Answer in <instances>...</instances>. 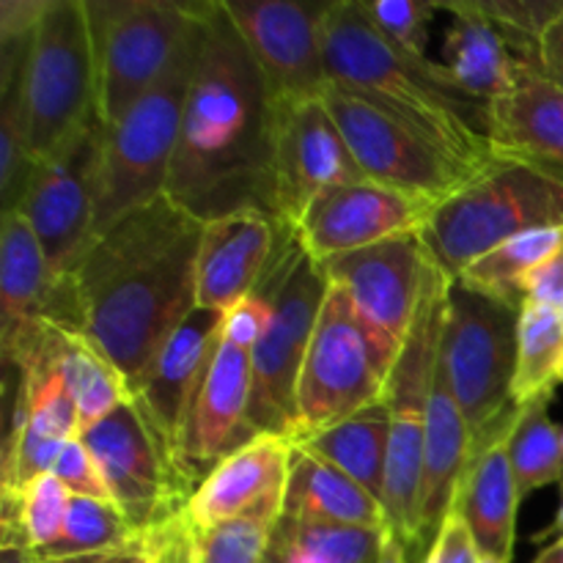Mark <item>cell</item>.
<instances>
[{
	"mask_svg": "<svg viewBox=\"0 0 563 563\" xmlns=\"http://www.w3.org/2000/svg\"><path fill=\"white\" fill-rule=\"evenodd\" d=\"M291 445L339 467L383 504L390 445V412L385 401Z\"/></svg>",
	"mask_w": 563,
	"mask_h": 563,
	"instance_id": "83f0119b",
	"label": "cell"
},
{
	"mask_svg": "<svg viewBox=\"0 0 563 563\" xmlns=\"http://www.w3.org/2000/svg\"><path fill=\"white\" fill-rule=\"evenodd\" d=\"M509 456L522 498L563 484V429L550 418V401L520 407L509 432Z\"/></svg>",
	"mask_w": 563,
	"mask_h": 563,
	"instance_id": "1f68e13d",
	"label": "cell"
},
{
	"mask_svg": "<svg viewBox=\"0 0 563 563\" xmlns=\"http://www.w3.org/2000/svg\"><path fill=\"white\" fill-rule=\"evenodd\" d=\"M388 374L390 366L363 328L350 295L330 284L297 383L291 443L385 401Z\"/></svg>",
	"mask_w": 563,
	"mask_h": 563,
	"instance_id": "30bf717a",
	"label": "cell"
},
{
	"mask_svg": "<svg viewBox=\"0 0 563 563\" xmlns=\"http://www.w3.org/2000/svg\"><path fill=\"white\" fill-rule=\"evenodd\" d=\"M55 357L80 416V434L130 399V385L113 361L82 330L53 324Z\"/></svg>",
	"mask_w": 563,
	"mask_h": 563,
	"instance_id": "f1b7e54d",
	"label": "cell"
},
{
	"mask_svg": "<svg viewBox=\"0 0 563 563\" xmlns=\"http://www.w3.org/2000/svg\"><path fill=\"white\" fill-rule=\"evenodd\" d=\"M27 148L36 159L99 119L97 55L86 0H49L20 77Z\"/></svg>",
	"mask_w": 563,
	"mask_h": 563,
	"instance_id": "9c48e42d",
	"label": "cell"
},
{
	"mask_svg": "<svg viewBox=\"0 0 563 563\" xmlns=\"http://www.w3.org/2000/svg\"><path fill=\"white\" fill-rule=\"evenodd\" d=\"M451 278L429 256L421 302L410 324L399 357L388 374L385 405L390 412L388 471H385L383 506L388 528L405 548L407 559H427L421 544V482H423V438L434 372L443 350L445 308H449Z\"/></svg>",
	"mask_w": 563,
	"mask_h": 563,
	"instance_id": "5b68a950",
	"label": "cell"
},
{
	"mask_svg": "<svg viewBox=\"0 0 563 563\" xmlns=\"http://www.w3.org/2000/svg\"><path fill=\"white\" fill-rule=\"evenodd\" d=\"M509 432L471 456L451 509L467 522L484 559L500 563H511L515 555L517 511L522 500L509 456Z\"/></svg>",
	"mask_w": 563,
	"mask_h": 563,
	"instance_id": "d4e9b609",
	"label": "cell"
},
{
	"mask_svg": "<svg viewBox=\"0 0 563 563\" xmlns=\"http://www.w3.org/2000/svg\"><path fill=\"white\" fill-rule=\"evenodd\" d=\"M539 539H563V484H561V506H559V515H555V520H553V526L548 528V531L542 533V537Z\"/></svg>",
	"mask_w": 563,
	"mask_h": 563,
	"instance_id": "c3c4849f",
	"label": "cell"
},
{
	"mask_svg": "<svg viewBox=\"0 0 563 563\" xmlns=\"http://www.w3.org/2000/svg\"><path fill=\"white\" fill-rule=\"evenodd\" d=\"M520 311L451 280L443 330V368L471 429L473 454L511 429Z\"/></svg>",
	"mask_w": 563,
	"mask_h": 563,
	"instance_id": "ba28073f",
	"label": "cell"
},
{
	"mask_svg": "<svg viewBox=\"0 0 563 563\" xmlns=\"http://www.w3.org/2000/svg\"><path fill=\"white\" fill-rule=\"evenodd\" d=\"M451 14L443 60L471 97L493 104L542 71V42L484 14L476 0L440 3Z\"/></svg>",
	"mask_w": 563,
	"mask_h": 563,
	"instance_id": "603a6c76",
	"label": "cell"
},
{
	"mask_svg": "<svg viewBox=\"0 0 563 563\" xmlns=\"http://www.w3.org/2000/svg\"><path fill=\"white\" fill-rule=\"evenodd\" d=\"M489 141L498 154L563 174V88L539 75L489 104Z\"/></svg>",
	"mask_w": 563,
	"mask_h": 563,
	"instance_id": "484cf974",
	"label": "cell"
},
{
	"mask_svg": "<svg viewBox=\"0 0 563 563\" xmlns=\"http://www.w3.org/2000/svg\"><path fill=\"white\" fill-rule=\"evenodd\" d=\"M104 135L102 121L93 119L47 157L36 159L20 201V212L58 275H69L91 245Z\"/></svg>",
	"mask_w": 563,
	"mask_h": 563,
	"instance_id": "5bb4252c",
	"label": "cell"
},
{
	"mask_svg": "<svg viewBox=\"0 0 563 563\" xmlns=\"http://www.w3.org/2000/svg\"><path fill=\"white\" fill-rule=\"evenodd\" d=\"M82 330L69 275L49 267L20 209L0 214V350L9 361L42 324Z\"/></svg>",
	"mask_w": 563,
	"mask_h": 563,
	"instance_id": "ffe728a7",
	"label": "cell"
},
{
	"mask_svg": "<svg viewBox=\"0 0 563 563\" xmlns=\"http://www.w3.org/2000/svg\"><path fill=\"white\" fill-rule=\"evenodd\" d=\"M528 300L555 306L563 311V247L555 251L528 280Z\"/></svg>",
	"mask_w": 563,
	"mask_h": 563,
	"instance_id": "60d3db41",
	"label": "cell"
},
{
	"mask_svg": "<svg viewBox=\"0 0 563 563\" xmlns=\"http://www.w3.org/2000/svg\"><path fill=\"white\" fill-rule=\"evenodd\" d=\"M137 542V533L124 511L113 500H93L71 495L69 515H66L64 533L49 550H44L42 561L91 559L124 550Z\"/></svg>",
	"mask_w": 563,
	"mask_h": 563,
	"instance_id": "d6a6232c",
	"label": "cell"
},
{
	"mask_svg": "<svg viewBox=\"0 0 563 563\" xmlns=\"http://www.w3.org/2000/svg\"><path fill=\"white\" fill-rule=\"evenodd\" d=\"M324 60L333 86L388 113L456 163L484 170L500 157L489 141V104L471 97L440 60L394 47L361 0H330Z\"/></svg>",
	"mask_w": 563,
	"mask_h": 563,
	"instance_id": "3957f363",
	"label": "cell"
},
{
	"mask_svg": "<svg viewBox=\"0 0 563 563\" xmlns=\"http://www.w3.org/2000/svg\"><path fill=\"white\" fill-rule=\"evenodd\" d=\"M289 520L341 522V526L390 531L385 506L368 495L355 478L317 460L308 451H291L289 482L284 493V515Z\"/></svg>",
	"mask_w": 563,
	"mask_h": 563,
	"instance_id": "4316f807",
	"label": "cell"
},
{
	"mask_svg": "<svg viewBox=\"0 0 563 563\" xmlns=\"http://www.w3.org/2000/svg\"><path fill=\"white\" fill-rule=\"evenodd\" d=\"M165 196L203 223L273 207V93L220 0H207L203 44Z\"/></svg>",
	"mask_w": 563,
	"mask_h": 563,
	"instance_id": "7a4b0ae2",
	"label": "cell"
},
{
	"mask_svg": "<svg viewBox=\"0 0 563 563\" xmlns=\"http://www.w3.org/2000/svg\"><path fill=\"white\" fill-rule=\"evenodd\" d=\"M295 240V229L264 209H240L207 220L198 251V308L234 311Z\"/></svg>",
	"mask_w": 563,
	"mask_h": 563,
	"instance_id": "7402d4cb",
	"label": "cell"
},
{
	"mask_svg": "<svg viewBox=\"0 0 563 563\" xmlns=\"http://www.w3.org/2000/svg\"><path fill=\"white\" fill-rule=\"evenodd\" d=\"M53 476L69 489V495H77V498L113 500L108 482H104L102 467L97 465V460L88 451V445L82 443V438L69 440L64 445V451L55 460Z\"/></svg>",
	"mask_w": 563,
	"mask_h": 563,
	"instance_id": "74e56055",
	"label": "cell"
},
{
	"mask_svg": "<svg viewBox=\"0 0 563 563\" xmlns=\"http://www.w3.org/2000/svg\"><path fill=\"white\" fill-rule=\"evenodd\" d=\"M542 71L563 88V16L542 36Z\"/></svg>",
	"mask_w": 563,
	"mask_h": 563,
	"instance_id": "b9f144b4",
	"label": "cell"
},
{
	"mask_svg": "<svg viewBox=\"0 0 563 563\" xmlns=\"http://www.w3.org/2000/svg\"><path fill=\"white\" fill-rule=\"evenodd\" d=\"M542 229H563V174L500 154L434 209L421 236L454 280L493 247Z\"/></svg>",
	"mask_w": 563,
	"mask_h": 563,
	"instance_id": "8992f818",
	"label": "cell"
},
{
	"mask_svg": "<svg viewBox=\"0 0 563 563\" xmlns=\"http://www.w3.org/2000/svg\"><path fill=\"white\" fill-rule=\"evenodd\" d=\"M80 438L102 467L113 504L124 511L137 537L185 511L196 495L198 484L187 478L132 399Z\"/></svg>",
	"mask_w": 563,
	"mask_h": 563,
	"instance_id": "4fadbf2b",
	"label": "cell"
},
{
	"mask_svg": "<svg viewBox=\"0 0 563 563\" xmlns=\"http://www.w3.org/2000/svg\"><path fill=\"white\" fill-rule=\"evenodd\" d=\"M563 385V311L528 300L517 324V372L511 399L517 410L553 401Z\"/></svg>",
	"mask_w": 563,
	"mask_h": 563,
	"instance_id": "4dcf8cb0",
	"label": "cell"
},
{
	"mask_svg": "<svg viewBox=\"0 0 563 563\" xmlns=\"http://www.w3.org/2000/svg\"><path fill=\"white\" fill-rule=\"evenodd\" d=\"M258 563H267V559H262V561H258Z\"/></svg>",
	"mask_w": 563,
	"mask_h": 563,
	"instance_id": "f907efd6",
	"label": "cell"
},
{
	"mask_svg": "<svg viewBox=\"0 0 563 563\" xmlns=\"http://www.w3.org/2000/svg\"><path fill=\"white\" fill-rule=\"evenodd\" d=\"M93 563H152V561H148L143 544L135 542V544H130V548H124V550H115V553L99 555V559Z\"/></svg>",
	"mask_w": 563,
	"mask_h": 563,
	"instance_id": "f6af8a7d",
	"label": "cell"
},
{
	"mask_svg": "<svg viewBox=\"0 0 563 563\" xmlns=\"http://www.w3.org/2000/svg\"><path fill=\"white\" fill-rule=\"evenodd\" d=\"M0 563H42V559L22 539H3V544H0Z\"/></svg>",
	"mask_w": 563,
	"mask_h": 563,
	"instance_id": "ee69618b",
	"label": "cell"
},
{
	"mask_svg": "<svg viewBox=\"0 0 563 563\" xmlns=\"http://www.w3.org/2000/svg\"><path fill=\"white\" fill-rule=\"evenodd\" d=\"M368 20L401 53L429 58V25L440 11L434 0H361Z\"/></svg>",
	"mask_w": 563,
	"mask_h": 563,
	"instance_id": "8d00e7d4",
	"label": "cell"
},
{
	"mask_svg": "<svg viewBox=\"0 0 563 563\" xmlns=\"http://www.w3.org/2000/svg\"><path fill=\"white\" fill-rule=\"evenodd\" d=\"M322 99L366 179L434 203H443L476 179L478 170L451 159L405 124L341 86L330 82Z\"/></svg>",
	"mask_w": 563,
	"mask_h": 563,
	"instance_id": "9a60e30c",
	"label": "cell"
},
{
	"mask_svg": "<svg viewBox=\"0 0 563 563\" xmlns=\"http://www.w3.org/2000/svg\"><path fill=\"white\" fill-rule=\"evenodd\" d=\"M278 520L280 511H258L209 531L196 526L190 563H258L267 553Z\"/></svg>",
	"mask_w": 563,
	"mask_h": 563,
	"instance_id": "e575fe53",
	"label": "cell"
},
{
	"mask_svg": "<svg viewBox=\"0 0 563 563\" xmlns=\"http://www.w3.org/2000/svg\"><path fill=\"white\" fill-rule=\"evenodd\" d=\"M97 55V110L104 132L154 86L201 3L86 0Z\"/></svg>",
	"mask_w": 563,
	"mask_h": 563,
	"instance_id": "8fae6325",
	"label": "cell"
},
{
	"mask_svg": "<svg viewBox=\"0 0 563 563\" xmlns=\"http://www.w3.org/2000/svg\"><path fill=\"white\" fill-rule=\"evenodd\" d=\"M328 291L330 280L322 264L297 242L267 328L253 346V396L247 421L258 434L295 438L297 383Z\"/></svg>",
	"mask_w": 563,
	"mask_h": 563,
	"instance_id": "7c38bea8",
	"label": "cell"
},
{
	"mask_svg": "<svg viewBox=\"0 0 563 563\" xmlns=\"http://www.w3.org/2000/svg\"><path fill=\"white\" fill-rule=\"evenodd\" d=\"M295 251L297 240L280 256V262L264 275L256 291L247 295L225 317L223 341H220L212 366L198 390L185 443H181V471L198 487L225 456H231L258 434L247 421L253 396V346L267 328L275 295H278L280 280L295 258Z\"/></svg>",
	"mask_w": 563,
	"mask_h": 563,
	"instance_id": "52a82bcc",
	"label": "cell"
},
{
	"mask_svg": "<svg viewBox=\"0 0 563 563\" xmlns=\"http://www.w3.org/2000/svg\"><path fill=\"white\" fill-rule=\"evenodd\" d=\"M203 220L159 196L110 225L69 273L82 333L135 383L198 308Z\"/></svg>",
	"mask_w": 563,
	"mask_h": 563,
	"instance_id": "6da1fadb",
	"label": "cell"
},
{
	"mask_svg": "<svg viewBox=\"0 0 563 563\" xmlns=\"http://www.w3.org/2000/svg\"><path fill=\"white\" fill-rule=\"evenodd\" d=\"M366 179L322 97L273 99V207L297 229L324 190Z\"/></svg>",
	"mask_w": 563,
	"mask_h": 563,
	"instance_id": "2e32d148",
	"label": "cell"
},
{
	"mask_svg": "<svg viewBox=\"0 0 563 563\" xmlns=\"http://www.w3.org/2000/svg\"><path fill=\"white\" fill-rule=\"evenodd\" d=\"M229 313L196 308L179 330L159 350L152 366L130 383V399L154 429L165 449L181 467V443H185L190 412L196 407L198 390L223 341ZM196 484V482H192Z\"/></svg>",
	"mask_w": 563,
	"mask_h": 563,
	"instance_id": "44dd1931",
	"label": "cell"
},
{
	"mask_svg": "<svg viewBox=\"0 0 563 563\" xmlns=\"http://www.w3.org/2000/svg\"><path fill=\"white\" fill-rule=\"evenodd\" d=\"M262 69L273 99H317L330 88L324 14L330 3L220 0Z\"/></svg>",
	"mask_w": 563,
	"mask_h": 563,
	"instance_id": "ac0fdd59",
	"label": "cell"
},
{
	"mask_svg": "<svg viewBox=\"0 0 563 563\" xmlns=\"http://www.w3.org/2000/svg\"><path fill=\"white\" fill-rule=\"evenodd\" d=\"M291 440L280 434H256L251 443L225 456L201 482L187 504L192 526L218 528L258 511L284 515V493L291 467Z\"/></svg>",
	"mask_w": 563,
	"mask_h": 563,
	"instance_id": "cb8c5ba5",
	"label": "cell"
},
{
	"mask_svg": "<svg viewBox=\"0 0 563 563\" xmlns=\"http://www.w3.org/2000/svg\"><path fill=\"white\" fill-rule=\"evenodd\" d=\"M482 561L484 555L482 550H478L476 537H473L467 522L462 520L456 511H451V515L445 517L438 539H434L427 559H423V563H482Z\"/></svg>",
	"mask_w": 563,
	"mask_h": 563,
	"instance_id": "ab89813d",
	"label": "cell"
},
{
	"mask_svg": "<svg viewBox=\"0 0 563 563\" xmlns=\"http://www.w3.org/2000/svg\"><path fill=\"white\" fill-rule=\"evenodd\" d=\"M264 559H267V563H317L313 559H308L300 548H295L278 528L273 531V539H269V548L264 553Z\"/></svg>",
	"mask_w": 563,
	"mask_h": 563,
	"instance_id": "7bdbcfd3",
	"label": "cell"
},
{
	"mask_svg": "<svg viewBox=\"0 0 563 563\" xmlns=\"http://www.w3.org/2000/svg\"><path fill=\"white\" fill-rule=\"evenodd\" d=\"M203 16H207V0H201L196 20L181 36L163 75L104 135L91 242L99 240L132 209L165 196L192 75L201 55Z\"/></svg>",
	"mask_w": 563,
	"mask_h": 563,
	"instance_id": "277c9868",
	"label": "cell"
},
{
	"mask_svg": "<svg viewBox=\"0 0 563 563\" xmlns=\"http://www.w3.org/2000/svg\"><path fill=\"white\" fill-rule=\"evenodd\" d=\"M20 506V528L25 542L42 555L44 550L53 548L60 539L69 515L71 495L53 473L33 478L27 487H22L14 495Z\"/></svg>",
	"mask_w": 563,
	"mask_h": 563,
	"instance_id": "d590c367",
	"label": "cell"
},
{
	"mask_svg": "<svg viewBox=\"0 0 563 563\" xmlns=\"http://www.w3.org/2000/svg\"><path fill=\"white\" fill-rule=\"evenodd\" d=\"M484 14L495 16L511 31L539 38L563 16V0H476Z\"/></svg>",
	"mask_w": 563,
	"mask_h": 563,
	"instance_id": "f35d334b",
	"label": "cell"
},
{
	"mask_svg": "<svg viewBox=\"0 0 563 563\" xmlns=\"http://www.w3.org/2000/svg\"><path fill=\"white\" fill-rule=\"evenodd\" d=\"M322 264L333 286L344 289L383 361L394 368L421 302L429 251L421 234H401Z\"/></svg>",
	"mask_w": 563,
	"mask_h": 563,
	"instance_id": "e0dca14e",
	"label": "cell"
},
{
	"mask_svg": "<svg viewBox=\"0 0 563 563\" xmlns=\"http://www.w3.org/2000/svg\"><path fill=\"white\" fill-rule=\"evenodd\" d=\"M440 203L379 181L361 179L324 190L295 229L302 251L317 262L372 247L401 234H421Z\"/></svg>",
	"mask_w": 563,
	"mask_h": 563,
	"instance_id": "d6986e66",
	"label": "cell"
},
{
	"mask_svg": "<svg viewBox=\"0 0 563 563\" xmlns=\"http://www.w3.org/2000/svg\"><path fill=\"white\" fill-rule=\"evenodd\" d=\"M377 563H410V559H407V553H405V548L396 542L394 533H390L388 542H385V548H383V553H379Z\"/></svg>",
	"mask_w": 563,
	"mask_h": 563,
	"instance_id": "bcb514c9",
	"label": "cell"
},
{
	"mask_svg": "<svg viewBox=\"0 0 563 563\" xmlns=\"http://www.w3.org/2000/svg\"><path fill=\"white\" fill-rule=\"evenodd\" d=\"M563 247V229H542L531 234L515 236L504 245L493 247L482 258L456 275V284L478 295L517 308L528 302V280L531 275Z\"/></svg>",
	"mask_w": 563,
	"mask_h": 563,
	"instance_id": "f546056e",
	"label": "cell"
},
{
	"mask_svg": "<svg viewBox=\"0 0 563 563\" xmlns=\"http://www.w3.org/2000/svg\"><path fill=\"white\" fill-rule=\"evenodd\" d=\"M533 563H563V539H555V542H550L548 548H544L542 553L533 559Z\"/></svg>",
	"mask_w": 563,
	"mask_h": 563,
	"instance_id": "7dc6e473",
	"label": "cell"
},
{
	"mask_svg": "<svg viewBox=\"0 0 563 563\" xmlns=\"http://www.w3.org/2000/svg\"><path fill=\"white\" fill-rule=\"evenodd\" d=\"M482 563H500V561H495V559H484Z\"/></svg>",
	"mask_w": 563,
	"mask_h": 563,
	"instance_id": "681fc988",
	"label": "cell"
},
{
	"mask_svg": "<svg viewBox=\"0 0 563 563\" xmlns=\"http://www.w3.org/2000/svg\"><path fill=\"white\" fill-rule=\"evenodd\" d=\"M275 528L317 563H377L390 537V531H374V528L289 520V517H280Z\"/></svg>",
	"mask_w": 563,
	"mask_h": 563,
	"instance_id": "836d02e7",
	"label": "cell"
}]
</instances>
